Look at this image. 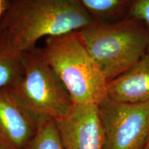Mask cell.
<instances>
[{"label":"cell","instance_id":"obj_1","mask_svg":"<svg viewBox=\"0 0 149 149\" xmlns=\"http://www.w3.org/2000/svg\"><path fill=\"white\" fill-rule=\"evenodd\" d=\"M93 22L76 0H10L0 32L24 53L44 37L79 31Z\"/></svg>","mask_w":149,"mask_h":149},{"label":"cell","instance_id":"obj_2","mask_svg":"<svg viewBox=\"0 0 149 149\" xmlns=\"http://www.w3.org/2000/svg\"><path fill=\"white\" fill-rule=\"evenodd\" d=\"M39 50L74 104L99 106L109 97V81L77 31L48 37L44 47Z\"/></svg>","mask_w":149,"mask_h":149},{"label":"cell","instance_id":"obj_3","mask_svg":"<svg viewBox=\"0 0 149 149\" xmlns=\"http://www.w3.org/2000/svg\"><path fill=\"white\" fill-rule=\"evenodd\" d=\"M77 32L109 81L131 68L147 53L148 33L130 17L113 22L94 21Z\"/></svg>","mask_w":149,"mask_h":149},{"label":"cell","instance_id":"obj_4","mask_svg":"<svg viewBox=\"0 0 149 149\" xmlns=\"http://www.w3.org/2000/svg\"><path fill=\"white\" fill-rule=\"evenodd\" d=\"M24 73L9 88L24 107L36 117L55 121L64 117L73 105L69 93L48 66L39 48L22 53Z\"/></svg>","mask_w":149,"mask_h":149},{"label":"cell","instance_id":"obj_5","mask_svg":"<svg viewBox=\"0 0 149 149\" xmlns=\"http://www.w3.org/2000/svg\"><path fill=\"white\" fill-rule=\"evenodd\" d=\"M105 149H144L149 140V102L124 103L108 97L99 105Z\"/></svg>","mask_w":149,"mask_h":149},{"label":"cell","instance_id":"obj_6","mask_svg":"<svg viewBox=\"0 0 149 149\" xmlns=\"http://www.w3.org/2000/svg\"><path fill=\"white\" fill-rule=\"evenodd\" d=\"M64 149H105V133L99 106L73 104L56 121Z\"/></svg>","mask_w":149,"mask_h":149},{"label":"cell","instance_id":"obj_7","mask_svg":"<svg viewBox=\"0 0 149 149\" xmlns=\"http://www.w3.org/2000/svg\"><path fill=\"white\" fill-rule=\"evenodd\" d=\"M37 118L9 88H0V149H24L37 131Z\"/></svg>","mask_w":149,"mask_h":149},{"label":"cell","instance_id":"obj_8","mask_svg":"<svg viewBox=\"0 0 149 149\" xmlns=\"http://www.w3.org/2000/svg\"><path fill=\"white\" fill-rule=\"evenodd\" d=\"M108 95L124 103L149 102V55L127 71L108 83Z\"/></svg>","mask_w":149,"mask_h":149},{"label":"cell","instance_id":"obj_9","mask_svg":"<svg viewBox=\"0 0 149 149\" xmlns=\"http://www.w3.org/2000/svg\"><path fill=\"white\" fill-rule=\"evenodd\" d=\"M23 73L22 53L16 51L6 35L0 32V88L13 87Z\"/></svg>","mask_w":149,"mask_h":149},{"label":"cell","instance_id":"obj_10","mask_svg":"<svg viewBox=\"0 0 149 149\" xmlns=\"http://www.w3.org/2000/svg\"><path fill=\"white\" fill-rule=\"evenodd\" d=\"M94 21L113 22L127 17L130 0H76Z\"/></svg>","mask_w":149,"mask_h":149},{"label":"cell","instance_id":"obj_11","mask_svg":"<svg viewBox=\"0 0 149 149\" xmlns=\"http://www.w3.org/2000/svg\"><path fill=\"white\" fill-rule=\"evenodd\" d=\"M37 118V131L24 149H64L57 129V122L46 117Z\"/></svg>","mask_w":149,"mask_h":149},{"label":"cell","instance_id":"obj_12","mask_svg":"<svg viewBox=\"0 0 149 149\" xmlns=\"http://www.w3.org/2000/svg\"><path fill=\"white\" fill-rule=\"evenodd\" d=\"M127 16L143 22L149 27V0H130Z\"/></svg>","mask_w":149,"mask_h":149},{"label":"cell","instance_id":"obj_13","mask_svg":"<svg viewBox=\"0 0 149 149\" xmlns=\"http://www.w3.org/2000/svg\"><path fill=\"white\" fill-rule=\"evenodd\" d=\"M10 0H0V25L9 6Z\"/></svg>","mask_w":149,"mask_h":149},{"label":"cell","instance_id":"obj_14","mask_svg":"<svg viewBox=\"0 0 149 149\" xmlns=\"http://www.w3.org/2000/svg\"><path fill=\"white\" fill-rule=\"evenodd\" d=\"M147 53L149 55V41H148V49H147Z\"/></svg>","mask_w":149,"mask_h":149},{"label":"cell","instance_id":"obj_15","mask_svg":"<svg viewBox=\"0 0 149 149\" xmlns=\"http://www.w3.org/2000/svg\"><path fill=\"white\" fill-rule=\"evenodd\" d=\"M144 149H149V145H148V144H147V145L146 146V147H145Z\"/></svg>","mask_w":149,"mask_h":149},{"label":"cell","instance_id":"obj_16","mask_svg":"<svg viewBox=\"0 0 149 149\" xmlns=\"http://www.w3.org/2000/svg\"><path fill=\"white\" fill-rule=\"evenodd\" d=\"M148 145H149V140H148Z\"/></svg>","mask_w":149,"mask_h":149}]
</instances>
